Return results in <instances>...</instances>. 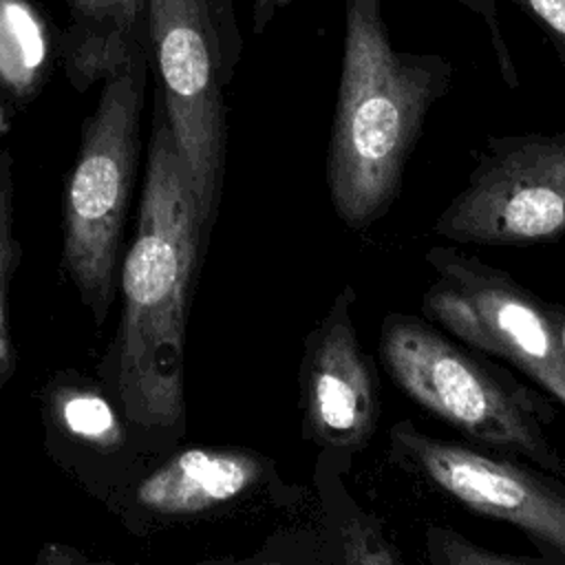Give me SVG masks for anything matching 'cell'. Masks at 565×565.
<instances>
[{
	"label": "cell",
	"mask_w": 565,
	"mask_h": 565,
	"mask_svg": "<svg viewBox=\"0 0 565 565\" xmlns=\"http://www.w3.org/2000/svg\"><path fill=\"white\" fill-rule=\"evenodd\" d=\"M258 459L234 450L190 448L137 486V501L161 514H194L227 503L254 486Z\"/></svg>",
	"instance_id": "obj_11"
},
{
	"label": "cell",
	"mask_w": 565,
	"mask_h": 565,
	"mask_svg": "<svg viewBox=\"0 0 565 565\" xmlns=\"http://www.w3.org/2000/svg\"><path fill=\"white\" fill-rule=\"evenodd\" d=\"M452 73L441 55L393 46L382 0H344L327 188L347 227L366 230L393 207L426 117L448 90Z\"/></svg>",
	"instance_id": "obj_2"
},
{
	"label": "cell",
	"mask_w": 565,
	"mask_h": 565,
	"mask_svg": "<svg viewBox=\"0 0 565 565\" xmlns=\"http://www.w3.org/2000/svg\"><path fill=\"white\" fill-rule=\"evenodd\" d=\"M20 265V243L15 236V183L13 154L0 150V380L9 373L13 362L11 331H9V291Z\"/></svg>",
	"instance_id": "obj_13"
},
{
	"label": "cell",
	"mask_w": 565,
	"mask_h": 565,
	"mask_svg": "<svg viewBox=\"0 0 565 565\" xmlns=\"http://www.w3.org/2000/svg\"><path fill=\"white\" fill-rule=\"evenodd\" d=\"M435 278L422 298V313L475 351L521 369L565 406V358L547 302L514 280L452 245L426 252Z\"/></svg>",
	"instance_id": "obj_6"
},
{
	"label": "cell",
	"mask_w": 565,
	"mask_h": 565,
	"mask_svg": "<svg viewBox=\"0 0 565 565\" xmlns=\"http://www.w3.org/2000/svg\"><path fill=\"white\" fill-rule=\"evenodd\" d=\"M141 185L135 236L119 269L115 375L132 419L172 426L183 411L188 307L207 236L157 86Z\"/></svg>",
	"instance_id": "obj_1"
},
{
	"label": "cell",
	"mask_w": 565,
	"mask_h": 565,
	"mask_svg": "<svg viewBox=\"0 0 565 565\" xmlns=\"http://www.w3.org/2000/svg\"><path fill=\"white\" fill-rule=\"evenodd\" d=\"M60 42L35 0H0V93L18 106L33 102L51 77Z\"/></svg>",
	"instance_id": "obj_12"
},
{
	"label": "cell",
	"mask_w": 565,
	"mask_h": 565,
	"mask_svg": "<svg viewBox=\"0 0 565 565\" xmlns=\"http://www.w3.org/2000/svg\"><path fill=\"white\" fill-rule=\"evenodd\" d=\"M547 35L561 64L565 66V0H512Z\"/></svg>",
	"instance_id": "obj_18"
},
{
	"label": "cell",
	"mask_w": 565,
	"mask_h": 565,
	"mask_svg": "<svg viewBox=\"0 0 565 565\" xmlns=\"http://www.w3.org/2000/svg\"><path fill=\"white\" fill-rule=\"evenodd\" d=\"M146 26L154 86L210 241L227 163L225 88L243 53L234 0H146Z\"/></svg>",
	"instance_id": "obj_4"
},
{
	"label": "cell",
	"mask_w": 565,
	"mask_h": 565,
	"mask_svg": "<svg viewBox=\"0 0 565 565\" xmlns=\"http://www.w3.org/2000/svg\"><path fill=\"white\" fill-rule=\"evenodd\" d=\"M380 355L393 382L424 411L477 441L514 450L565 475L534 419L527 391L439 327L408 313H388L380 329Z\"/></svg>",
	"instance_id": "obj_5"
},
{
	"label": "cell",
	"mask_w": 565,
	"mask_h": 565,
	"mask_svg": "<svg viewBox=\"0 0 565 565\" xmlns=\"http://www.w3.org/2000/svg\"><path fill=\"white\" fill-rule=\"evenodd\" d=\"M60 62L68 84L84 93L121 71L148 40L146 0H64Z\"/></svg>",
	"instance_id": "obj_10"
},
{
	"label": "cell",
	"mask_w": 565,
	"mask_h": 565,
	"mask_svg": "<svg viewBox=\"0 0 565 565\" xmlns=\"http://www.w3.org/2000/svg\"><path fill=\"white\" fill-rule=\"evenodd\" d=\"M152 60L148 40L106 77L82 121L77 154L62 199V267L95 320L119 289L124 227L137 185L141 115Z\"/></svg>",
	"instance_id": "obj_3"
},
{
	"label": "cell",
	"mask_w": 565,
	"mask_h": 565,
	"mask_svg": "<svg viewBox=\"0 0 565 565\" xmlns=\"http://www.w3.org/2000/svg\"><path fill=\"white\" fill-rule=\"evenodd\" d=\"M344 565H399L395 552L373 519L353 512L342 523Z\"/></svg>",
	"instance_id": "obj_15"
},
{
	"label": "cell",
	"mask_w": 565,
	"mask_h": 565,
	"mask_svg": "<svg viewBox=\"0 0 565 565\" xmlns=\"http://www.w3.org/2000/svg\"><path fill=\"white\" fill-rule=\"evenodd\" d=\"M289 2L291 0H252V31L256 35L265 33V29Z\"/></svg>",
	"instance_id": "obj_19"
},
{
	"label": "cell",
	"mask_w": 565,
	"mask_h": 565,
	"mask_svg": "<svg viewBox=\"0 0 565 565\" xmlns=\"http://www.w3.org/2000/svg\"><path fill=\"white\" fill-rule=\"evenodd\" d=\"M433 232L459 245L490 247L565 236V132L488 137Z\"/></svg>",
	"instance_id": "obj_7"
},
{
	"label": "cell",
	"mask_w": 565,
	"mask_h": 565,
	"mask_svg": "<svg viewBox=\"0 0 565 565\" xmlns=\"http://www.w3.org/2000/svg\"><path fill=\"white\" fill-rule=\"evenodd\" d=\"M355 291L342 287L307 340L305 384L316 435L331 446H360L377 422V388L353 324Z\"/></svg>",
	"instance_id": "obj_9"
},
{
	"label": "cell",
	"mask_w": 565,
	"mask_h": 565,
	"mask_svg": "<svg viewBox=\"0 0 565 565\" xmlns=\"http://www.w3.org/2000/svg\"><path fill=\"white\" fill-rule=\"evenodd\" d=\"M547 313H550V320H552V327H554L558 347H561L563 358H565V305L547 302Z\"/></svg>",
	"instance_id": "obj_20"
},
{
	"label": "cell",
	"mask_w": 565,
	"mask_h": 565,
	"mask_svg": "<svg viewBox=\"0 0 565 565\" xmlns=\"http://www.w3.org/2000/svg\"><path fill=\"white\" fill-rule=\"evenodd\" d=\"M428 541L437 565H536L475 545L472 541L452 532L450 527L433 530Z\"/></svg>",
	"instance_id": "obj_16"
},
{
	"label": "cell",
	"mask_w": 565,
	"mask_h": 565,
	"mask_svg": "<svg viewBox=\"0 0 565 565\" xmlns=\"http://www.w3.org/2000/svg\"><path fill=\"white\" fill-rule=\"evenodd\" d=\"M391 439L424 477L472 512L508 521L565 554V499L530 472L435 439L411 422L393 426Z\"/></svg>",
	"instance_id": "obj_8"
},
{
	"label": "cell",
	"mask_w": 565,
	"mask_h": 565,
	"mask_svg": "<svg viewBox=\"0 0 565 565\" xmlns=\"http://www.w3.org/2000/svg\"><path fill=\"white\" fill-rule=\"evenodd\" d=\"M55 408L62 426L77 439L90 444H115L119 439L113 406L90 388H66L57 395Z\"/></svg>",
	"instance_id": "obj_14"
},
{
	"label": "cell",
	"mask_w": 565,
	"mask_h": 565,
	"mask_svg": "<svg viewBox=\"0 0 565 565\" xmlns=\"http://www.w3.org/2000/svg\"><path fill=\"white\" fill-rule=\"evenodd\" d=\"M461 2L468 11H472L481 22L483 26L488 29L490 33V40H492V51H494V62H497V68H499V75L503 77V82L510 86V88H516L519 86V73L514 68V62H512V53L505 44V38H503V31H501V22H499V15H497V7H494V0H457Z\"/></svg>",
	"instance_id": "obj_17"
}]
</instances>
